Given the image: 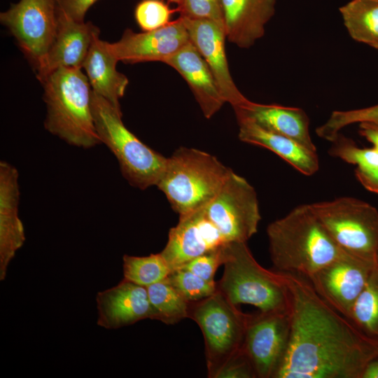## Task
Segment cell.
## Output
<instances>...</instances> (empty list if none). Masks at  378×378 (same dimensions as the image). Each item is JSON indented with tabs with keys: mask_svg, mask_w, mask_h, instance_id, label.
I'll use <instances>...</instances> for the list:
<instances>
[{
	"mask_svg": "<svg viewBox=\"0 0 378 378\" xmlns=\"http://www.w3.org/2000/svg\"><path fill=\"white\" fill-rule=\"evenodd\" d=\"M97 0H57V10L66 18L83 22L85 15Z\"/></svg>",
	"mask_w": 378,
	"mask_h": 378,
	"instance_id": "obj_35",
	"label": "cell"
},
{
	"mask_svg": "<svg viewBox=\"0 0 378 378\" xmlns=\"http://www.w3.org/2000/svg\"><path fill=\"white\" fill-rule=\"evenodd\" d=\"M118 62L109 47V43L97 35L90 46L83 68L85 70L92 91L103 97L118 109L129 80L116 69Z\"/></svg>",
	"mask_w": 378,
	"mask_h": 378,
	"instance_id": "obj_22",
	"label": "cell"
},
{
	"mask_svg": "<svg viewBox=\"0 0 378 378\" xmlns=\"http://www.w3.org/2000/svg\"><path fill=\"white\" fill-rule=\"evenodd\" d=\"M39 80L47 108L45 128L78 148H90L102 144L92 113L91 86L81 69L58 68Z\"/></svg>",
	"mask_w": 378,
	"mask_h": 378,
	"instance_id": "obj_3",
	"label": "cell"
},
{
	"mask_svg": "<svg viewBox=\"0 0 378 378\" xmlns=\"http://www.w3.org/2000/svg\"><path fill=\"white\" fill-rule=\"evenodd\" d=\"M225 243L203 207L179 216L177 225L170 229L168 241L160 254L172 271Z\"/></svg>",
	"mask_w": 378,
	"mask_h": 378,
	"instance_id": "obj_14",
	"label": "cell"
},
{
	"mask_svg": "<svg viewBox=\"0 0 378 378\" xmlns=\"http://www.w3.org/2000/svg\"><path fill=\"white\" fill-rule=\"evenodd\" d=\"M360 134L373 145L378 151V130L371 127L366 122L360 123Z\"/></svg>",
	"mask_w": 378,
	"mask_h": 378,
	"instance_id": "obj_37",
	"label": "cell"
},
{
	"mask_svg": "<svg viewBox=\"0 0 378 378\" xmlns=\"http://www.w3.org/2000/svg\"><path fill=\"white\" fill-rule=\"evenodd\" d=\"M190 40L210 68L225 101L234 106H244L251 101L239 90L231 76L225 54L224 27L207 19L181 17Z\"/></svg>",
	"mask_w": 378,
	"mask_h": 378,
	"instance_id": "obj_15",
	"label": "cell"
},
{
	"mask_svg": "<svg viewBox=\"0 0 378 378\" xmlns=\"http://www.w3.org/2000/svg\"><path fill=\"white\" fill-rule=\"evenodd\" d=\"M96 302L97 323L106 329H118L146 318L156 320L146 287L125 279L97 293Z\"/></svg>",
	"mask_w": 378,
	"mask_h": 378,
	"instance_id": "obj_16",
	"label": "cell"
},
{
	"mask_svg": "<svg viewBox=\"0 0 378 378\" xmlns=\"http://www.w3.org/2000/svg\"><path fill=\"white\" fill-rule=\"evenodd\" d=\"M275 272L307 279L344 251L333 241L310 204L298 206L267 228Z\"/></svg>",
	"mask_w": 378,
	"mask_h": 378,
	"instance_id": "obj_2",
	"label": "cell"
},
{
	"mask_svg": "<svg viewBox=\"0 0 378 378\" xmlns=\"http://www.w3.org/2000/svg\"><path fill=\"white\" fill-rule=\"evenodd\" d=\"M361 378H378V357L373 358L366 365Z\"/></svg>",
	"mask_w": 378,
	"mask_h": 378,
	"instance_id": "obj_38",
	"label": "cell"
},
{
	"mask_svg": "<svg viewBox=\"0 0 378 378\" xmlns=\"http://www.w3.org/2000/svg\"><path fill=\"white\" fill-rule=\"evenodd\" d=\"M276 0H222L226 38L248 48L263 36L275 11Z\"/></svg>",
	"mask_w": 378,
	"mask_h": 378,
	"instance_id": "obj_21",
	"label": "cell"
},
{
	"mask_svg": "<svg viewBox=\"0 0 378 378\" xmlns=\"http://www.w3.org/2000/svg\"><path fill=\"white\" fill-rule=\"evenodd\" d=\"M172 13L161 0H142L135 8L134 17L140 28L148 31L167 24Z\"/></svg>",
	"mask_w": 378,
	"mask_h": 378,
	"instance_id": "obj_31",
	"label": "cell"
},
{
	"mask_svg": "<svg viewBox=\"0 0 378 378\" xmlns=\"http://www.w3.org/2000/svg\"><path fill=\"white\" fill-rule=\"evenodd\" d=\"M233 109L239 125L238 136L241 141L272 151L304 175L312 176L318 170L316 151L261 127L242 108L234 106Z\"/></svg>",
	"mask_w": 378,
	"mask_h": 378,
	"instance_id": "obj_19",
	"label": "cell"
},
{
	"mask_svg": "<svg viewBox=\"0 0 378 378\" xmlns=\"http://www.w3.org/2000/svg\"><path fill=\"white\" fill-rule=\"evenodd\" d=\"M340 12L354 40L378 50V0H351Z\"/></svg>",
	"mask_w": 378,
	"mask_h": 378,
	"instance_id": "obj_24",
	"label": "cell"
},
{
	"mask_svg": "<svg viewBox=\"0 0 378 378\" xmlns=\"http://www.w3.org/2000/svg\"><path fill=\"white\" fill-rule=\"evenodd\" d=\"M231 171L206 152L181 147L167 158L156 186L181 216L204 207Z\"/></svg>",
	"mask_w": 378,
	"mask_h": 378,
	"instance_id": "obj_4",
	"label": "cell"
},
{
	"mask_svg": "<svg viewBox=\"0 0 378 378\" xmlns=\"http://www.w3.org/2000/svg\"><path fill=\"white\" fill-rule=\"evenodd\" d=\"M331 142L330 155L356 165V169L370 171L378 168V151L374 148H360L340 133Z\"/></svg>",
	"mask_w": 378,
	"mask_h": 378,
	"instance_id": "obj_29",
	"label": "cell"
},
{
	"mask_svg": "<svg viewBox=\"0 0 378 378\" xmlns=\"http://www.w3.org/2000/svg\"><path fill=\"white\" fill-rule=\"evenodd\" d=\"M58 24L55 38L37 70L40 80L62 67L82 69L94 38L99 29L92 23L71 20L57 10Z\"/></svg>",
	"mask_w": 378,
	"mask_h": 378,
	"instance_id": "obj_17",
	"label": "cell"
},
{
	"mask_svg": "<svg viewBox=\"0 0 378 378\" xmlns=\"http://www.w3.org/2000/svg\"><path fill=\"white\" fill-rule=\"evenodd\" d=\"M371 127L378 130V122H366Z\"/></svg>",
	"mask_w": 378,
	"mask_h": 378,
	"instance_id": "obj_39",
	"label": "cell"
},
{
	"mask_svg": "<svg viewBox=\"0 0 378 378\" xmlns=\"http://www.w3.org/2000/svg\"><path fill=\"white\" fill-rule=\"evenodd\" d=\"M310 206L341 250L378 260V210L374 206L351 197L316 202Z\"/></svg>",
	"mask_w": 378,
	"mask_h": 378,
	"instance_id": "obj_7",
	"label": "cell"
},
{
	"mask_svg": "<svg viewBox=\"0 0 378 378\" xmlns=\"http://www.w3.org/2000/svg\"><path fill=\"white\" fill-rule=\"evenodd\" d=\"M122 260L124 279L145 287L164 280L172 272L160 253L147 256L125 255Z\"/></svg>",
	"mask_w": 378,
	"mask_h": 378,
	"instance_id": "obj_27",
	"label": "cell"
},
{
	"mask_svg": "<svg viewBox=\"0 0 378 378\" xmlns=\"http://www.w3.org/2000/svg\"><path fill=\"white\" fill-rule=\"evenodd\" d=\"M279 273L288 293L290 335L274 378H361L378 357V341L328 304L305 277Z\"/></svg>",
	"mask_w": 378,
	"mask_h": 378,
	"instance_id": "obj_1",
	"label": "cell"
},
{
	"mask_svg": "<svg viewBox=\"0 0 378 378\" xmlns=\"http://www.w3.org/2000/svg\"><path fill=\"white\" fill-rule=\"evenodd\" d=\"M181 16L190 19H207L224 27L222 0H181Z\"/></svg>",
	"mask_w": 378,
	"mask_h": 378,
	"instance_id": "obj_32",
	"label": "cell"
},
{
	"mask_svg": "<svg viewBox=\"0 0 378 378\" xmlns=\"http://www.w3.org/2000/svg\"><path fill=\"white\" fill-rule=\"evenodd\" d=\"M18 172L8 162H0V280L5 279L10 262L25 241L18 214Z\"/></svg>",
	"mask_w": 378,
	"mask_h": 378,
	"instance_id": "obj_18",
	"label": "cell"
},
{
	"mask_svg": "<svg viewBox=\"0 0 378 378\" xmlns=\"http://www.w3.org/2000/svg\"><path fill=\"white\" fill-rule=\"evenodd\" d=\"M223 246L191 260L181 267L186 268L208 282L216 284L214 276L218 267L223 265Z\"/></svg>",
	"mask_w": 378,
	"mask_h": 378,
	"instance_id": "obj_33",
	"label": "cell"
},
{
	"mask_svg": "<svg viewBox=\"0 0 378 378\" xmlns=\"http://www.w3.org/2000/svg\"><path fill=\"white\" fill-rule=\"evenodd\" d=\"M239 107L261 127L290 138L311 150L316 151L309 134V120L302 109L253 102Z\"/></svg>",
	"mask_w": 378,
	"mask_h": 378,
	"instance_id": "obj_23",
	"label": "cell"
},
{
	"mask_svg": "<svg viewBox=\"0 0 378 378\" xmlns=\"http://www.w3.org/2000/svg\"><path fill=\"white\" fill-rule=\"evenodd\" d=\"M224 272L217 290L233 305L250 304L260 312H288L287 288L280 275L258 264L246 242L223 246Z\"/></svg>",
	"mask_w": 378,
	"mask_h": 378,
	"instance_id": "obj_5",
	"label": "cell"
},
{
	"mask_svg": "<svg viewBox=\"0 0 378 378\" xmlns=\"http://www.w3.org/2000/svg\"><path fill=\"white\" fill-rule=\"evenodd\" d=\"M190 41L187 28L180 17L152 31L136 33L127 29L119 41L109 43V47L118 62L164 63Z\"/></svg>",
	"mask_w": 378,
	"mask_h": 378,
	"instance_id": "obj_13",
	"label": "cell"
},
{
	"mask_svg": "<svg viewBox=\"0 0 378 378\" xmlns=\"http://www.w3.org/2000/svg\"><path fill=\"white\" fill-rule=\"evenodd\" d=\"M290 335L289 311L249 315L243 350L256 377H274L284 359Z\"/></svg>",
	"mask_w": 378,
	"mask_h": 378,
	"instance_id": "obj_11",
	"label": "cell"
},
{
	"mask_svg": "<svg viewBox=\"0 0 378 378\" xmlns=\"http://www.w3.org/2000/svg\"><path fill=\"white\" fill-rule=\"evenodd\" d=\"M166 280L190 303L204 300L217 290L216 284L208 282L184 267L172 270Z\"/></svg>",
	"mask_w": 378,
	"mask_h": 378,
	"instance_id": "obj_30",
	"label": "cell"
},
{
	"mask_svg": "<svg viewBox=\"0 0 378 378\" xmlns=\"http://www.w3.org/2000/svg\"><path fill=\"white\" fill-rule=\"evenodd\" d=\"M212 377L253 378L256 377L254 368L242 349L220 368Z\"/></svg>",
	"mask_w": 378,
	"mask_h": 378,
	"instance_id": "obj_34",
	"label": "cell"
},
{
	"mask_svg": "<svg viewBox=\"0 0 378 378\" xmlns=\"http://www.w3.org/2000/svg\"><path fill=\"white\" fill-rule=\"evenodd\" d=\"M377 262L343 252L308 279L316 293L348 318Z\"/></svg>",
	"mask_w": 378,
	"mask_h": 378,
	"instance_id": "obj_12",
	"label": "cell"
},
{
	"mask_svg": "<svg viewBox=\"0 0 378 378\" xmlns=\"http://www.w3.org/2000/svg\"><path fill=\"white\" fill-rule=\"evenodd\" d=\"M0 21L37 71L56 36L57 0H20L1 13Z\"/></svg>",
	"mask_w": 378,
	"mask_h": 378,
	"instance_id": "obj_10",
	"label": "cell"
},
{
	"mask_svg": "<svg viewBox=\"0 0 378 378\" xmlns=\"http://www.w3.org/2000/svg\"><path fill=\"white\" fill-rule=\"evenodd\" d=\"M164 63L187 82L205 118H211L226 103L210 68L190 41Z\"/></svg>",
	"mask_w": 378,
	"mask_h": 378,
	"instance_id": "obj_20",
	"label": "cell"
},
{
	"mask_svg": "<svg viewBox=\"0 0 378 378\" xmlns=\"http://www.w3.org/2000/svg\"><path fill=\"white\" fill-rule=\"evenodd\" d=\"M204 209L226 243L246 242L257 232L261 219L254 188L232 170Z\"/></svg>",
	"mask_w": 378,
	"mask_h": 378,
	"instance_id": "obj_9",
	"label": "cell"
},
{
	"mask_svg": "<svg viewBox=\"0 0 378 378\" xmlns=\"http://www.w3.org/2000/svg\"><path fill=\"white\" fill-rule=\"evenodd\" d=\"M195 302L190 303L189 317L203 333L209 372L213 377L242 349L249 315L239 312L218 290Z\"/></svg>",
	"mask_w": 378,
	"mask_h": 378,
	"instance_id": "obj_8",
	"label": "cell"
},
{
	"mask_svg": "<svg viewBox=\"0 0 378 378\" xmlns=\"http://www.w3.org/2000/svg\"><path fill=\"white\" fill-rule=\"evenodd\" d=\"M348 319L365 335L378 341V262L356 299Z\"/></svg>",
	"mask_w": 378,
	"mask_h": 378,
	"instance_id": "obj_25",
	"label": "cell"
},
{
	"mask_svg": "<svg viewBox=\"0 0 378 378\" xmlns=\"http://www.w3.org/2000/svg\"><path fill=\"white\" fill-rule=\"evenodd\" d=\"M146 288L156 320L171 325L189 317L190 302L166 279Z\"/></svg>",
	"mask_w": 378,
	"mask_h": 378,
	"instance_id": "obj_26",
	"label": "cell"
},
{
	"mask_svg": "<svg viewBox=\"0 0 378 378\" xmlns=\"http://www.w3.org/2000/svg\"><path fill=\"white\" fill-rule=\"evenodd\" d=\"M168 1H171V2H173V3H174V4H178H178H180V2H181V0H168Z\"/></svg>",
	"mask_w": 378,
	"mask_h": 378,
	"instance_id": "obj_40",
	"label": "cell"
},
{
	"mask_svg": "<svg viewBox=\"0 0 378 378\" xmlns=\"http://www.w3.org/2000/svg\"><path fill=\"white\" fill-rule=\"evenodd\" d=\"M356 176L367 190L378 194V168L370 171L356 169Z\"/></svg>",
	"mask_w": 378,
	"mask_h": 378,
	"instance_id": "obj_36",
	"label": "cell"
},
{
	"mask_svg": "<svg viewBox=\"0 0 378 378\" xmlns=\"http://www.w3.org/2000/svg\"><path fill=\"white\" fill-rule=\"evenodd\" d=\"M91 107L99 140L116 158L124 178L141 190L156 186L167 158L148 147L126 127L121 109L92 91Z\"/></svg>",
	"mask_w": 378,
	"mask_h": 378,
	"instance_id": "obj_6",
	"label": "cell"
},
{
	"mask_svg": "<svg viewBox=\"0 0 378 378\" xmlns=\"http://www.w3.org/2000/svg\"><path fill=\"white\" fill-rule=\"evenodd\" d=\"M378 122V104L349 111H334L328 120L316 130V134L332 141L340 131L354 123Z\"/></svg>",
	"mask_w": 378,
	"mask_h": 378,
	"instance_id": "obj_28",
	"label": "cell"
}]
</instances>
